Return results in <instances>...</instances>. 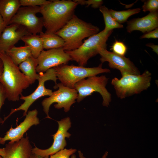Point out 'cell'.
Returning a JSON list of instances; mask_svg holds the SVG:
<instances>
[{
    "mask_svg": "<svg viewBox=\"0 0 158 158\" xmlns=\"http://www.w3.org/2000/svg\"><path fill=\"white\" fill-rule=\"evenodd\" d=\"M1 138H2L0 137V141L1 140Z\"/></svg>",
    "mask_w": 158,
    "mask_h": 158,
    "instance_id": "obj_39",
    "label": "cell"
},
{
    "mask_svg": "<svg viewBox=\"0 0 158 158\" xmlns=\"http://www.w3.org/2000/svg\"><path fill=\"white\" fill-rule=\"evenodd\" d=\"M5 151L4 147L0 148V157L4 158L5 156Z\"/></svg>",
    "mask_w": 158,
    "mask_h": 158,
    "instance_id": "obj_36",
    "label": "cell"
},
{
    "mask_svg": "<svg viewBox=\"0 0 158 158\" xmlns=\"http://www.w3.org/2000/svg\"><path fill=\"white\" fill-rule=\"evenodd\" d=\"M49 156L42 157L32 153L30 158H49Z\"/></svg>",
    "mask_w": 158,
    "mask_h": 158,
    "instance_id": "obj_37",
    "label": "cell"
},
{
    "mask_svg": "<svg viewBox=\"0 0 158 158\" xmlns=\"http://www.w3.org/2000/svg\"><path fill=\"white\" fill-rule=\"evenodd\" d=\"M99 54L102 63L108 62L109 67L118 70L122 76L126 74H140L138 68L129 58L116 54L107 49L101 50Z\"/></svg>",
    "mask_w": 158,
    "mask_h": 158,
    "instance_id": "obj_13",
    "label": "cell"
},
{
    "mask_svg": "<svg viewBox=\"0 0 158 158\" xmlns=\"http://www.w3.org/2000/svg\"><path fill=\"white\" fill-rule=\"evenodd\" d=\"M40 6L20 7L11 20L9 24L15 23L25 27L31 34L37 35L42 32L43 21L36 14L40 13Z\"/></svg>",
    "mask_w": 158,
    "mask_h": 158,
    "instance_id": "obj_10",
    "label": "cell"
},
{
    "mask_svg": "<svg viewBox=\"0 0 158 158\" xmlns=\"http://www.w3.org/2000/svg\"><path fill=\"white\" fill-rule=\"evenodd\" d=\"M37 65V59L32 56L18 65L20 70L28 78L31 85L34 83L39 78V74H37L36 71Z\"/></svg>",
    "mask_w": 158,
    "mask_h": 158,
    "instance_id": "obj_19",
    "label": "cell"
},
{
    "mask_svg": "<svg viewBox=\"0 0 158 158\" xmlns=\"http://www.w3.org/2000/svg\"><path fill=\"white\" fill-rule=\"evenodd\" d=\"M43 44V49H51L63 48L64 41L61 37L55 33L42 32L39 35Z\"/></svg>",
    "mask_w": 158,
    "mask_h": 158,
    "instance_id": "obj_21",
    "label": "cell"
},
{
    "mask_svg": "<svg viewBox=\"0 0 158 158\" xmlns=\"http://www.w3.org/2000/svg\"><path fill=\"white\" fill-rule=\"evenodd\" d=\"M31 34L22 25L15 23L7 25L0 36V52L6 53L24 36Z\"/></svg>",
    "mask_w": 158,
    "mask_h": 158,
    "instance_id": "obj_15",
    "label": "cell"
},
{
    "mask_svg": "<svg viewBox=\"0 0 158 158\" xmlns=\"http://www.w3.org/2000/svg\"><path fill=\"white\" fill-rule=\"evenodd\" d=\"M79 158H86L83 155V153L80 150L78 151ZM108 155V152H106L101 158H107Z\"/></svg>",
    "mask_w": 158,
    "mask_h": 158,
    "instance_id": "obj_34",
    "label": "cell"
},
{
    "mask_svg": "<svg viewBox=\"0 0 158 158\" xmlns=\"http://www.w3.org/2000/svg\"><path fill=\"white\" fill-rule=\"evenodd\" d=\"M108 79L104 75H94L77 83L74 87L78 93L77 102H79L94 92H97L102 97L103 105L108 107L111 100V95L106 88Z\"/></svg>",
    "mask_w": 158,
    "mask_h": 158,
    "instance_id": "obj_7",
    "label": "cell"
},
{
    "mask_svg": "<svg viewBox=\"0 0 158 158\" xmlns=\"http://www.w3.org/2000/svg\"><path fill=\"white\" fill-rule=\"evenodd\" d=\"M99 28L79 18L75 14L66 24L55 34L64 41L63 48L65 51H70L79 48L83 40L96 34Z\"/></svg>",
    "mask_w": 158,
    "mask_h": 158,
    "instance_id": "obj_3",
    "label": "cell"
},
{
    "mask_svg": "<svg viewBox=\"0 0 158 158\" xmlns=\"http://www.w3.org/2000/svg\"><path fill=\"white\" fill-rule=\"evenodd\" d=\"M58 128L57 132L52 135L54 140L52 144L46 149H40L36 146L32 149V153L42 157L53 155L64 149L66 145V138H69L71 134L68 132L71 127L69 117H67L57 121Z\"/></svg>",
    "mask_w": 158,
    "mask_h": 158,
    "instance_id": "obj_11",
    "label": "cell"
},
{
    "mask_svg": "<svg viewBox=\"0 0 158 158\" xmlns=\"http://www.w3.org/2000/svg\"><path fill=\"white\" fill-rule=\"evenodd\" d=\"M143 2L144 4L142 6L143 12L149 11L150 12H153L158 11V0H147Z\"/></svg>",
    "mask_w": 158,
    "mask_h": 158,
    "instance_id": "obj_26",
    "label": "cell"
},
{
    "mask_svg": "<svg viewBox=\"0 0 158 158\" xmlns=\"http://www.w3.org/2000/svg\"><path fill=\"white\" fill-rule=\"evenodd\" d=\"M4 148V158H30L32 148L28 136L23 137L17 142H10Z\"/></svg>",
    "mask_w": 158,
    "mask_h": 158,
    "instance_id": "obj_17",
    "label": "cell"
},
{
    "mask_svg": "<svg viewBox=\"0 0 158 158\" xmlns=\"http://www.w3.org/2000/svg\"><path fill=\"white\" fill-rule=\"evenodd\" d=\"M7 98L6 92L2 85L0 83V111L6 99ZM3 124V120L0 117V124Z\"/></svg>",
    "mask_w": 158,
    "mask_h": 158,
    "instance_id": "obj_30",
    "label": "cell"
},
{
    "mask_svg": "<svg viewBox=\"0 0 158 158\" xmlns=\"http://www.w3.org/2000/svg\"><path fill=\"white\" fill-rule=\"evenodd\" d=\"M146 46L151 47L152 50L157 55L158 54V46L153 43H148L146 44Z\"/></svg>",
    "mask_w": 158,
    "mask_h": 158,
    "instance_id": "obj_33",
    "label": "cell"
},
{
    "mask_svg": "<svg viewBox=\"0 0 158 158\" xmlns=\"http://www.w3.org/2000/svg\"><path fill=\"white\" fill-rule=\"evenodd\" d=\"M36 71L44 73L48 69L61 64H67L72 60L69 55L63 48L42 50L37 58Z\"/></svg>",
    "mask_w": 158,
    "mask_h": 158,
    "instance_id": "obj_12",
    "label": "cell"
},
{
    "mask_svg": "<svg viewBox=\"0 0 158 158\" xmlns=\"http://www.w3.org/2000/svg\"><path fill=\"white\" fill-rule=\"evenodd\" d=\"M70 158H76V155L74 154H73L71 156V157Z\"/></svg>",
    "mask_w": 158,
    "mask_h": 158,
    "instance_id": "obj_38",
    "label": "cell"
},
{
    "mask_svg": "<svg viewBox=\"0 0 158 158\" xmlns=\"http://www.w3.org/2000/svg\"><path fill=\"white\" fill-rule=\"evenodd\" d=\"M0 58L4 64V71L0 77V83L7 94V99L16 101L20 99L23 90L30 84L29 80L21 72L6 53L0 52Z\"/></svg>",
    "mask_w": 158,
    "mask_h": 158,
    "instance_id": "obj_2",
    "label": "cell"
},
{
    "mask_svg": "<svg viewBox=\"0 0 158 158\" xmlns=\"http://www.w3.org/2000/svg\"><path fill=\"white\" fill-rule=\"evenodd\" d=\"M158 38V28H157L153 30L144 34L140 37V39L153 38L157 39Z\"/></svg>",
    "mask_w": 158,
    "mask_h": 158,
    "instance_id": "obj_31",
    "label": "cell"
},
{
    "mask_svg": "<svg viewBox=\"0 0 158 158\" xmlns=\"http://www.w3.org/2000/svg\"><path fill=\"white\" fill-rule=\"evenodd\" d=\"M99 10L102 13L104 18L105 24L104 30L108 31L115 28H121L123 26L118 23L110 14L109 10L105 6H102L99 8Z\"/></svg>",
    "mask_w": 158,
    "mask_h": 158,
    "instance_id": "obj_23",
    "label": "cell"
},
{
    "mask_svg": "<svg viewBox=\"0 0 158 158\" xmlns=\"http://www.w3.org/2000/svg\"><path fill=\"white\" fill-rule=\"evenodd\" d=\"M113 32V30L107 31L104 29L89 37L78 49L65 51L79 66H84L89 59L99 54L102 50L106 49L107 41Z\"/></svg>",
    "mask_w": 158,
    "mask_h": 158,
    "instance_id": "obj_5",
    "label": "cell"
},
{
    "mask_svg": "<svg viewBox=\"0 0 158 158\" xmlns=\"http://www.w3.org/2000/svg\"><path fill=\"white\" fill-rule=\"evenodd\" d=\"M38 111L35 109L29 111L24 120L15 128L11 126L6 132L4 137L2 138L0 144L4 145L7 140L11 142H17L23 137L24 134L32 126L37 125L40 123L37 117Z\"/></svg>",
    "mask_w": 158,
    "mask_h": 158,
    "instance_id": "obj_14",
    "label": "cell"
},
{
    "mask_svg": "<svg viewBox=\"0 0 158 158\" xmlns=\"http://www.w3.org/2000/svg\"><path fill=\"white\" fill-rule=\"evenodd\" d=\"M110 49L116 54L124 56L127 52V48L123 42L116 40L111 46Z\"/></svg>",
    "mask_w": 158,
    "mask_h": 158,
    "instance_id": "obj_25",
    "label": "cell"
},
{
    "mask_svg": "<svg viewBox=\"0 0 158 158\" xmlns=\"http://www.w3.org/2000/svg\"><path fill=\"white\" fill-rule=\"evenodd\" d=\"M55 87V88H58V90L53 92L51 96L44 99L42 102L43 111L47 116L46 117L50 119L51 118L49 115V111L53 103H56L54 105L55 108L60 109L63 108L66 112L75 102L78 96V92L75 88L66 87L61 83L57 84Z\"/></svg>",
    "mask_w": 158,
    "mask_h": 158,
    "instance_id": "obj_9",
    "label": "cell"
},
{
    "mask_svg": "<svg viewBox=\"0 0 158 158\" xmlns=\"http://www.w3.org/2000/svg\"><path fill=\"white\" fill-rule=\"evenodd\" d=\"M151 73L146 70L142 74H126L119 79L115 77L111 84L118 97L123 99L147 90L151 85Z\"/></svg>",
    "mask_w": 158,
    "mask_h": 158,
    "instance_id": "obj_4",
    "label": "cell"
},
{
    "mask_svg": "<svg viewBox=\"0 0 158 158\" xmlns=\"http://www.w3.org/2000/svg\"><path fill=\"white\" fill-rule=\"evenodd\" d=\"M0 158H3L2 157H0Z\"/></svg>",
    "mask_w": 158,
    "mask_h": 158,
    "instance_id": "obj_40",
    "label": "cell"
},
{
    "mask_svg": "<svg viewBox=\"0 0 158 158\" xmlns=\"http://www.w3.org/2000/svg\"><path fill=\"white\" fill-rule=\"evenodd\" d=\"M6 26L0 13V36Z\"/></svg>",
    "mask_w": 158,
    "mask_h": 158,
    "instance_id": "obj_32",
    "label": "cell"
},
{
    "mask_svg": "<svg viewBox=\"0 0 158 158\" xmlns=\"http://www.w3.org/2000/svg\"><path fill=\"white\" fill-rule=\"evenodd\" d=\"M73 1L78 4L86 5L87 7L91 5V7L94 8H99L103 3V1L102 0H75Z\"/></svg>",
    "mask_w": 158,
    "mask_h": 158,
    "instance_id": "obj_29",
    "label": "cell"
},
{
    "mask_svg": "<svg viewBox=\"0 0 158 158\" xmlns=\"http://www.w3.org/2000/svg\"><path fill=\"white\" fill-rule=\"evenodd\" d=\"M141 10V8H137L119 11L110 9L109 11L113 18L118 23L121 24L126 21L130 16L139 13Z\"/></svg>",
    "mask_w": 158,
    "mask_h": 158,
    "instance_id": "obj_24",
    "label": "cell"
},
{
    "mask_svg": "<svg viewBox=\"0 0 158 158\" xmlns=\"http://www.w3.org/2000/svg\"><path fill=\"white\" fill-rule=\"evenodd\" d=\"M21 6H41L49 3L50 1L45 0H20Z\"/></svg>",
    "mask_w": 158,
    "mask_h": 158,
    "instance_id": "obj_28",
    "label": "cell"
},
{
    "mask_svg": "<svg viewBox=\"0 0 158 158\" xmlns=\"http://www.w3.org/2000/svg\"><path fill=\"white\" fill-rule=\"evenodd\" d=\"M20 6V0H0V13L6 25Z\"/></svg>",
    "mask_w": 158,
    "mask_h": 158,
    "instance_id": "obj_18",
    "label": "cell"
},
{
    "mask_svg": "<svg viewBox=\"0 0 158 158\" xmlns=\"http://www.w3.org/2000/svg\"><path fill=\"white\" fill-rule=\"evenodd\" d=\"M6 53L13 63L17 66L32 56L30 47L25 45L20 47L14 46Z\"/></svg>",
    "mask_w": 158,
    "mask_h": 158,
    "instance_id": "obj_20",
    "label": "cell"
},
{
    "mask_svg": "<svg viewBox=\"0 0 158 158\" xmlns=\"http://www.w3.org/2000/svg\"><path fill=\"white\" fill-rule=\"evenodd\" d=\"M76 149H64L50 156L49 158H69L70 156L76 151Z\"/></svg>",
    "mask_w": 158,
    "mask_h": 158,
    "instance_id": "obj_27",
    "label": "cell"
},
{
    "mask_svg": "<svg viewBox=\"0 0 158 158\" xmlns=\"http://www.w3.org/2000/svg\"><path fill=\"white\" fill-rule=\"evenodd\" d=\"M39 76L38 80V85L35 90L30 95L24 96L21 95L20 99L24 101V102L18 107L11 109L9 114L5 117L3 120V123L14 113L19 111H24L23 116H25L28 113V111L30 106L39 98L45 96H50L52 94V90L46 88L44 85L45 82L47 80H51L57 84L56 77L55 69L53 68H50L44 73H39Z\"/></svg>",
    "mask_w": 158,
    "mask_h": 158,
    "instance_id": "obj_8",
    "label": "cell"
},
{
    "mask_svg": "<svg viewBox=\"0 0 158 158\" xmlns=\"http://www.w3.org/2000/svg\"><path fill=\"white\" fill-rule=\"evenodd\" d=\"M21 40L28 46L30 49L32 56L37 59L43 50L42 42L39 35L30 34L24 36Z\"/></svg>",
    "mask_w": 158,
    "mask_h": 158,
    "instance_id": "obj_22",
    "label": "cell"
},
{
    "mask_svg": "<svg viewBox=\"0 0 158 158\" xmlns=\"http://www.w3.org/2000/svg\"><path fill=\"white\" fill-rule=\"evenodd\" d=\"M78 4L71 0H52L40 6L45 32L55 33L64 26L74 15Z\"/></svg>",
    "mask_w": 158,
    "mask_h": 158,
    "instance_id": "obj_1",
    "label": "cell"
},
{
    "mask_svg": "<svg viewBox=\"0 0 158 158\" xmlns=\"http://www.w3.org/2000/svg\"><path fill=\"white\" fill-rule=\"evenodd\" d=\"M158 11L150 12L142 17L133 19L127 21V32L131 33L134 30H139L145 33L158 28Z\"/></svg>",
    "mask_w": 158,
    "mask_h": 158,
    "instance_id": "obj_16",
    "label": "cell"
},
{
    "mask_svg": "<svg viewBox=\"0 0 158 158\" xmlns=\"http://www.w3.org/2000/svg\"><path fill=\"white\" fill-rule=\"evenodd\" d=\"M4 64L3 61L0 58V77L2 75L4 71Z\"/></svg>",
    "mask_w": 158,
    "mask_h": 158,
    "instance_id": "obj_35",
    "label": "cell"
},
{
    "mask_svg": "<svg viewBox=\"0 0 158 158\" xmlns=\"http://www.w3.org/2000/svg\"><path fill=\"white\" fill-rule=\"evenodd\" d=\"M56 77L64 86L74 88L75 84L82 80L103 73H110L109 69L103 68L102 63L97 67H85L72 64H61L54 68Z\"/></svg>",
    "mask_w": 158,
    "mask_h": 158,
    "instance_id": "obj_6",
    "label": "cell"
}]
</instances>
